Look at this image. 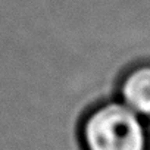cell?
I'll return each mask as SVG.
<instances>
[{
  "label": "cell",
  "mask_w": 150,
  "mask_h": 150,
  "mask_svg": "<svg viewBox=\"0 0 150 150\" xmlns=\"http://www.w3.org/2000/svg\"><path fill=\"white\" fill-rule=\"evenodd\" d=\"M143 119L121 100L96 105L81 125L84 150H147L149 134Z\"/></svg>",
  "instance_id": "1"
},
{
  "label": "cell",
  "mask_w": 150,
  "mask_h": 150,
  "mask_svg": "<svg viewBox=\"0 0 150 150\" xmlns=\"http://www.w3.org/2000/svg\"><path fill=\"white\" fill-rule=\"evenodd\" d=\"M118 96L122 103L143 118H150V62L128 68L118 81Z\"/></svg>",
  "instance_id": "2"
}]
</instances>
